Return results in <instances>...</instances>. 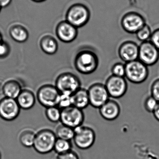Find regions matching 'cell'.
Masks as SVG:
<instances>
[{"label": "cell", "instance_id": "cell-1", "mask_svg": "<svg viewBox=\"0 0 159 159\" xmlns=\"http://www.w3.org/2000/svg\"><path fill=\"white\" fill-rule=\"evenodd\" d=\"M57 137L55 133L49 129H43L36 133L33 148L40 154L50 153L54 150Z\"/></svg>", "mask_w": 159, "mask_h": 159}, {"label": "cell", "instance_id": "cell-2", "mask_svg": "<svg viewBox=\"0 0 159 159\" xmlns=\"http://www.w3.org/2000/svg\"><path fill=\"white\" fill-rule=\"evenodd\" d=\"M55 86L60 94L71 95L81 87L80 78L73 73L64 72L57 78Z\"/></svg>", "mask_w": 159, "mask_h": 159}, {"label": "cell", "instance_id": "cell-3", "mask_svg": "<svg viewBox=\"0 0 159 159\" xmlns=\"http://www.w3.org/2000/svg\"><path fill=\"white\" fill-rule=\"evenodd\" d=\"M125 78L132 83L139 84L146 80L148 77V66L139 60L128 62L125 65Z\"/></svg>", "mask_w": 159, "mask_h": 159}, {"label": "cell", "instance_id": "cell-4", "mask_svg": "<svg viewBox=\"0 0 159 159\" xmlns=\"http://www.w3.org/2000/svg\"><path fill=\"white\" fill-rule=\"evenodd\" d=\"M73 142L77 148L87 150L94 144L96 134L93 129L89 126L81 125L74 128Z\"/></svg>", "mask_w": 159, "mask_h": 159}, {"label": "cell", "instance_id": "cell-5", "mask_svg": "<svg viewBox=\"0 0 159 159\" xmlns=\"http://www.w3.org/2000/svg\"><path fill=\"white\" fill-rule=\"evenodd\" d=\"M60 93L55 85L44 84L41 86L37 93V98L41 105L45 108L57 107Z\"/></svg>", "mask_w": 159, "mask_h": 159}, {"label": "cell", "instance_id": "cell-6", "mask_svg": "<svg viewBox=\"0 0 159 159\" xmlns=\"http://www.w3.org/2000/svg\"><path fill=\"white\" fill-rule=\"evenodd\" d=\"M96 56L89 52H84L77 56L75 66L78 72L84 75H89L94 72L98 66Z\"/></svg>", "mask_w": 159, "mask_h": 159}, {"label": "cell", "instance_id": "cell-7", "mask_svg": "<svg viewBox=\"0 0 159 159\" xmlns=\"http://www.w3.org/2000/svg\"><path fill=\"white\" fill-rule=\"evenodd\" d=\"M84 114L83 110L71 106L61 109L60 122L62 124L74 128L83 125Z\"/></svg>", "mask_w": 159, "mask_h": 159}, {"label": "cell", "instance_id": "cell-8", "mask_svg": "<svg viewBox=\"0 0 159 159\" xmlns=\"http://www.w3.org/2000/svg\"><path fill=\"white\" fill-rule=\"evenodd\" d=\"M87 91L90 105L95 108L99 109L110 98L105 84L100 83L92 84Z\"/></svg>", "mask_w": 159, "mask_h": 159}, {"label": "cell", "instance_id": "cell-9", "mask_svg": "<svg viewBox=\"0 0 159 159\" xmlns=\"http://www.w3.org/2000/svg\"><path fill=\"white\" fill-rule=\"evenodd\" d=\"M105 85L110 97L115 99L123 97L128 89V84L125 78L112 75L106 80Z\"/></svg>", "mask_w": 159, "mask_h": 159}, {"label": "cell", "instance_id": "cell-10", "mask_svg": "<svg viewBox=\"0 0 159 159\" xmlns=\"http://www.w3.org/2000/svg\"><path fill=\"white\" fill-rule=\"evenodd\" d=\"M20 110L16 99L4 97L0 100V118L4 120H14L19 116Z\"/></svg>", "mask_w": 159, "mask_h": 159}, {"label": "cell", "instance_id": "cell-11", "mask_svg": "<svg viewBox=\"0 0 159 159\" xmlns=\"http://www.w3.org/2000/svg\"><path fill=\"white\" fill-rule=\"evenodd\" d=\"M89 11L82 5H74L67 12L66 21L75 27L82 26L89 19Z\"/></svg>", "mask_w": 159, "mask_h": 159}, {"label": "cell", "instance_id": "cell-12", "mask_svg": "<svg viewBox=\"0 0 159 159\" xmlns=\"http://www.w3.org/2000/svg\"><path fill=\"white\" fill-rule=\"evenodd\" d=\"M139 59L147 66H153L159 59V50L151 42H144L139 50Z\"/></svg>", "mask_w": 159, "mask_h": 159}, {"label": "cell", "instance_id": "cell-13", "mask_svg": "<svg viewBox=\"0 0 159 159\" xmlns=\"http://www.w3.org/2000/svg\"><path fill=\"white\" fill-rule=\"evenodd\" d=\"M56 34L61 41L70 43L77 37V28L67 21H62L57 26Z\"/></svg>", "mask_w": 159, "mask_h": 159}, {"label": "cell", "instance_id": "cell-14", "mask_svg": "<svg viewBox=\"0 0 159 159\" xmlns=\"http://www.w3.org/2000/svg\"><path fill=\"white\" fill-rule=\"evenodd\" d=\"M98 109L100 116L106 120H114L120 114V105L117 101L113 99H109Z\"/></svg>", "mask_w": 159, "mask_h": 159}, {"label": "cell", "instance_id": "cell-15", "mask_svg": "<svg viewBox=\"0 0 159 159\" xmlns=\"http://www.w3.org/2000/svg\"><path fill=\"white\" fill-rule=\"evenodd\" d=\"M122 25L127 32L137 33L145 25L144 20L140 16L135 14H130L123 19Z\"/></svg>", "mask_w": 159, "mask_h": 159}, {"label": "cell", "instance_id": "cell-16", "mask_svg": "<svg viewBox=\"0 0 159 159\" xmlns=\"http://www.w3.org/2000/svg\"><path fill=\"white\" fill-rule=\"evenodd\" d=\"M137 45L133 43H126L120 48V56L122 60L126 63L137 60L139 57Z\"/></svg>", "mask_w": 159, "mask_h": 159}, {"label": "cell", "instance_id": "cell-17", "mask_svg": "<svg viewBox=\"0 0 159 159\" xmlns=\"http://www.w3.org/2000/svg\"><path fill=\"white\" fill-rule=\"evenodd\" d=\"M16 100L20 108L27 110L35 106L36 98L32 91L28 89H23Z\"/></svg>", "mask_w": 159, "mask_h": 159}, {"label": "cell", "instance_id": "cell-18", "mask_svg": "<svg viewBox=\"0 0 159 159\" xmlns=\"http://www.w3.org/2000/svg\"><path fill=\"white\" fill-rule=\"evenodd\" d=\"M72 106L83 110L90 105L89 96L87 89L84 88L77 90L71 95Z\"/></svg>", "mask_w": 159, "mask_h": 159}, {"label": "cell", "instance_id": "cell-19", "mask_svg": "<svg viewBox=\"0 0 159 159\" xmlns=\"http://www.w3.org/2000/svg\"><path fill=\"white\" fill-rule=\"evenodd\" d=\"M39 44L42 51L49 55L55 54L58 50L57 41L51 35L43 36L40 40Z\"/></svg>", "mask_w": 159, "mask_h": 159}, {"label": "cell", "instance_id": "cell-20", "mask_svg": "<svg viewBox=\"0 0 159 159\" xmlns=\"http://www.w3.org/2000/svg\"><path fill=\"white\" fill-rule=\"evenodd\" d=\"M9 34L14 41L19 43L25 42L29 37V33L27 29L19 24L13 25L10 28Z\"/></svg>", "mask_w": 159, "mask_h": 159}, {"label": "cell", "instance_id": "cell-21", "mask_svg": "<svg viewBox=\"0 0 159 159\" xmlns=\"http://www.w3.org/2000/svg\"><path fill=\"white\" fill-rule=\"evenodd\" d=\"M20 84L15 80H9L4 82L3 94L5 97L16 99L22 91Z\"/></svg>", "mask_w": 159, "mask_h": 159}, {"label": "cell", "instance_id": "cell-22", "mask_svg": "<svg viewBox=\"0 0 159 159\" xmlns=\"http://www.w3.org/2000/svg\"><path fill=\"white\" fill-rule=\"evenodd\" d=\"M36 133L30 129H25L20 133L19 140L22 146L25 148L33 147Z\"/></svg>", "mask_w": 159, "mask_h": 159}, {"label": "cell", "instance_id": "cell-23", "mask_svg": "<svg viewBox=\"0 0 159 159\" xmlns=\"http://www.w3.org/2000/svg\"><path fill=\"white\" fill-rule=\"evenodd\" d=\"M55 134L57 138L71 141L74 138V129L61 124L57 128Z\"/></svg>", "mask_w": 159, "mask_h": 159}, {"label": "cell", "instance_id": "cell-24", "mask_svg": "<svg viewBox=\"0 0 159 159\" xmlns=\"http://www.w3.org/2000/svg\"><path fill=\"white\" fill-rule=\"evenodd\" d=\"M71 141L57 138L54 148V150L58 154L66 153L72 150Z\"/></svg>", "mask_w": 159, "mask_h": 159}, {"label": "cell", "instance_id": "cell-25", "mask_svg": "<svg viewBox=\"0 0 159 159\" xmlns=\"http://www.w3.org/2000/svg\"><path fill=\"white\" fill-rule=\"evenodd\" d=\"M45 113L46 118L51 122L57 123L60 121L61 110L58 107L46 108Z\"/></svg>", "mask_w": 159, "mask_h": 159}, {"label": "cell", "instance_id": "cell-26", "mask_svg": "<svg viewBox=\"0 0 159 159\" xmlns=\"http://www.w3.org/2000/svg\"><path fill=\"white\" fill-rule=\"evenodd\" d=\"M159 102L152 96H148L145 99L144 107L146 111L149 113H152L155 110Z\"/></svg>", "mask_w": 159, "mask_h": 159}, {"label": "cell", "instance_id": "cell-27", "mask_svg": "<svg viewBox=\"0 0 159 159\" xmlns=\"http://www.w3.org/2000/svg\"><path fill=\"white\" fill-rule=\"evenodd\" d=\"M72 106L71 96L70 95L60 94L57 107L60 109L66 108Z\"/></svg>", "mask_w": 159, "mask_h": 159}, {"label": "cell", "instance_id": "cell-28", "mask_svg": "<svg viewBox=\"0 0 159 159\" xmlns=\"http://www.w3.org/2000/svg\"><path fill=\"white\" fill-rule=\"evenodd\" d=\"M150 29L148 25H144L137 32V37L139 40L145 41L148 39L151 36Z\"/></svg>", "mask_w": 159, "mask_h": 159}, {"label": "cell", "instance_id": "cell-29", "mask_svg": "<svg viewBox=\"0 0 159 159\" xmlns=\"http://www.w3.org/2000/svg\"><path fill=\"white\" fill-rule=\"evenodd\" d=\"M111 75L125 78V65L121 63L115 64L111 68Z\"/></svg>", "mask_w": 159, "mask_h": 159}, {"label": "cell", "instance_id": "cell-30", "mask_svg": "<svg viewBox=\"0 0 159 159\" xmlns=\"http://www.w3.org/2000/svg\"><path fill=\"white\" fill-rule=\"evenodd\" d=\"M11 47L9 43L5 41L0 43V59L6 58L11 53Z\"/></svg>", "mask_w": 159, "mask_h": 159}, {"label": "cell", "instance_id": "cell-31", "mask_svg": "<svg viewBox=\"0 0 159 159\" xmlns=\"http://www.w3.org/2000/svg\"><path fill=\"white\" fill-rule=\"evenodd\" d=\"M151 96L159 102V79L155 80L151 86Z\"/></svg>", "mask_w": 159, "mask_h": 159}, {"label": "cell", "instance_id": "cell-32", "mask_svg": "<svg viewBox=\"0 0 159 159\" xmlns=\"http://www.w3.org/2000/svg\"><path fill=\"white\" fill-rule=\"evenodd\" d=\"M57 159H80L77 153L72 150L66 153L58 154Z\"/></svg>", "mask_w": 159, "mask_h": 159}, {"label": "cell", "instance_id": "cell-33", "mask_svg": "<svg viewBox=\"0 0 159 159\" xmlns=\"http://www.w3.org/2000/svg\"><path fill=\"white\" fill-rule=\"evenodd\" d=\"M150 38L151 42L159 50V29L153 32Z\"/></svg>", "mask_w": 159, "mask_h": 159}, {"label": "cell", "instance_id": "cell-34", "mask_svg": "<svg viewBox=\"0 0 159 159\" xmlns=\"http://www.w3.org/2000/svg\"><path fill=\"white\" fill-rule=\"evenodd\" d=\"M12 0H0V6L2 8H6L11 3Z\"/></svg>", "mask_w": 159, "mask_h": 159}, {"label": "cell", "instance_id": "cell-35", "mask_svg": "<svg viewBox=\"0 0 159 159\" xmlns=\"http://www.w3.org/2000/svg\"><path fill=\"white\" fill-rule=\"evenodd\" d=\"M152 114H153L155 119L159 122V102L158 103V105L155 108V110L152 112Z\"/></svg>", "mask_w": 159, "mask_h": 159}, {"label": "cell", "instance_id": "cell-36", "mask_svg": "<svg viewBox=\"0 0 159 159\" xmlns=\"http://www.w3.org/2000/svg\"><path fill=\"white\" fill-rule=\"evenodd\" d=\"M4 84V82L2 80H0V95L3 94V88Z\"/></svg>", "mask_w": 159, "mask_h": 159}, {"label": "cell", "instance_id": "cell-37", "mask_svg": "<svg viewBox=\"0 0 159 159\" xmlns=\"http://www.w3.org/2000/svg\"><path fill=\"white\" fill-rule=\"evenodd\" d=\"M31 1L35 2H37V3H40V2H44L46 1V0H31Z\"/></svg>", "mask_w": 159, "mask_h": 159}, {"label": "cell", "instance_id": "cell-38", "mask_svg": "<svg viewBox=\"0 0 159 159\" xmlns=\"http://www.w3.org/2000/svg\"><path fill=\"white\" fill-rule=\"evenodd\" d=\"M2 41H3V36H2L1 32H0V43H1Z\"/></svg>", "mask_w": 159, "mask_h": 159}, {"label": "cell", "instance_id": "cell-39", "mask_svg": "<svg viewBox=\"0 0 159 159\" xmlns=\"http://www.w3.org/2000/svg\"><path fill=\"white\" fill-rule=\"evenodd\" d=\"M0 159H2V153L0 151Z\"/></svg>", "mask_w": 159, "mask_h": 159}, {"label": "cell", "instance_id": "cell-40", "mask_svg": "<svg viewBox=\"0 0 159 159\" xmlns=\"http://www.w3.org/2000/svg\"><path fill=\"white\" fill-rule=\"evenodd\" d=\"M2 10V7H1V6H0V12H1V11Z\"/></svg>", "mask_w": 159, "mask_h": 159}]
</instances>
